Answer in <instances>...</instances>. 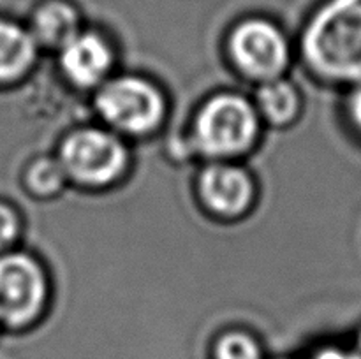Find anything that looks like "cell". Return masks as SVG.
<instances>
[{
	"mask_svg": "<svg viewBox=\"0 0 361 359\" xmlns=\"http://www.w3.org/2000/svg\"><path fill=\"white\" fill-rule=\"evenodd\" d=\"M302 51L321 80L361 83V0H326L303 32Z\"/></svg>",
	"mask_w": 361,
	"mask_h": 359,
	"instance_id": "6da1fadb",
	"label": "cell"
},
{
	"mask_svg": "<svg viewBox=\"0 0 361 359\" xmlns=\"http://www.w3.org/2000/svg\"><path fill=\"white\" fill-rule=\"evenodd\" d=\"M261 132L254 102L240 94H217L201 104L190 130V146L203 157L228 162L252 150Z\"/></svg>",
	"mask_w": 361,
	"mask_h": 359,
	"instance_id": "7a4b0ae2",
	"label": "cell"
},
{
	"mask_svg": "<svg viewBox=\"0 0 361 359\" xmlns=\"http://www.w3.org/2000/svg\"><path fill=\"white\" fill-rule=\"evenodd\" d=\"M94 106L106 127L118 136H150L168 116V101L161 88L130 74L102 83L95 92Z\"/></svg>",
	"mask_w": 361,
	"mask_h": 359,
	"instance_id": "3957f363",
	"label": "cell"
},
{
	"mask_svg": "<svg viewBox=\"0 0 361 359\" xmlns=\"http://www.w3.org/2000/svg\"><path fill=\"white\" fill-rule=\"evenodd\" d=\"M56 158L67 182L85 189L115 185L126 176L130 164L123 137L102 127H81L67 134Z\"/></svg>",
	"mask_w": 361,
	"mask_h": 359,
	"instance_id": "277c9868",
	"label": "cell"
},
{
	"mask_svg": "<svg viewBox=\"0 0 361 359\" xmlns=\"http://www.w3.org/2000/svg\"><path fill=\"white\" fill-rule=\"evenodd\" d=\"M49 301V280L44 266L25 252L0 256V324L13 329L41 319Z\"/></svg>",
	"mask_w": 361,
	"mask_h": 359,
	"instance_id": "5b68a950",
	"label": "cell"
},
{
	"mask_svg": "<svg viewBox=\"0 0 361 359\" xmlns=\"http://www.w3.org/2000/svg\"><path fill=\"white\" fill-rule=\"evenodd\" d=\"M228 51L235 69L259 84L284 77L291 60L284 32L271 21L259 18L245 20L233 28Z\"/></svg>",
	"mask_w": 361,
	"mask_h": 359,
	"instance_id": "8992f818",
	"label": "cell"
},
{
	"mask_svg": "<svg viewBox=\"0 0 361 359\" xmlns=\"http://www.w3.org/2000/svg\"><path fill=\"white\" fill-rule=\"evenodd\" d=\"M197 196L208 213L231 220L252 208L256 183L242 165L214 162L197 176Z\"/></svg>",
	"mask_w": 361,
	"mask_h": 359,
	"instance_id": "52a82bcc",
	"label": "cell"
},
{
	"mask_svg": "<svg viewBox=\"0 0 361 359\" xmlns=\"http://www.w3.org/2000/svg\"><path fill=\"white\" fill-rule=\"evenodd\" d=\"M115 55L102 35L80 32L59 51V63L63 77L81 90H97L109 80Z\"/></svg>",
	"mask_w": 361,
	"mask_h": 359,
	"instance_id": "ba28073f",
	"label": "cell"
},
{
	"mask_svg": "<svg viewBox=\"0 0 361 359\" xmlns=\"http://www.w3.org/2000/svg\"><path fill=\"white\" fill-rule=\"evenodd\" d=\"M37 42L28 28L0 20V84L23 80L37 60Z\"/></svg>",
	"mask_w": 361,
	"mask_h": 359,
	"instance_id": "9c48e42d",
	"label": "cell"
},
{
	"mask_svg": "<svg viewBox=\"0 0 361 359\" xmlns=\"http://www.w3.org/2000/svg\"><path fill=\"white\" fill-rule=\"evenodd\" d=\"M39 48L60 49L81 32L80 16L73 6L66 2H46L39 7L28 28Z\"/></svg>",
	"mask_w": 361,
	"mask_h": 359,
	"instance_id": "30bf717a",
	"label": "cell"
},
{
	"mask_svg": "<svg viewBox=\"0 0 361 359\" xmlns=\"http://www.w3.org/2000/svg\"><path fill=\"white\" fill-rule=\"evenodd\" d=\"M254 106L261 120L274 127H288L302 113V95L291 81L281 77L259 84Z\"/></svg>",
	"mask_w": 361,
	"mask_h": 359,
	"instance_id": "8fae6325",
	"label": "cell"
},
{
	"mask_svg": "<svg viewBox=\"0 0 361 359\" xmlns=\"http://www.w3.org/2000/svg\"><path fill=\"white\" fill-rule=\"evenodd\" d=\"M25 187L28 192L41 199L59 196L66 187L67 178L56 157H39L25 171Z\"/></svg>",
	"mask_w": 361,
	"mask_h": 359,
	"instance_id": "7c38bea8",
	"label": "cell"
},
{
	"mask_svg": "<svg viewBox=\"0 0 361 359\" xmlns=\"http://www.w3.org/2000/svg\"><path fill=\"white\" fill-rule=\"evenodd\" d=\"M261 355L256 338L243 331H229L215 344V359H261Z\"/></svg>",
	"mask_w": 361,
	"mask_h": 359,
	"instance_id": "4fadbf2b",
	"label": "cell"
},
{
	"mask_svg": "<svg viewBox=\"0 0 361 359\" xmlns=\"http://www.w3.org/2000/svg\"><path fill=\"white\" fill-rule=\"evenodd\" d=\"M21 231L20 215L9 204L0 203V256L9 252Z\"/></svg>",
	"mask_w": 361,
	"mask_h": 359,
	"instance_id": "5bb4252c",
	"label": "cell"
},
{
	"mask_svg": "<svg viewBox=\"0 0 361 359\" xmlns=\"http://www.w3.org/2000/svg\"><path fill=\"white\" fill-rule=\"evenodd\" d=\"M348 109H349V118L353 120L356 129L361 132V84L355 92H353L351 97H349Z\"/></svg>",
	"mask_w": 361,
	"mask_h": 359,
	"instance_id": "9a60e30c",
	"label": "cell"
},
{
	"mask_svg": "<svg viewBox=\"0 0 361 359\" xmlns=\"http://www.w3.org/2000/svg\"><path fill=\"white\" fill-rule=\"evenodd\" d=\"M356 352L361 355V334H360V340H358V348H356Z\"/></svg>",
	"mask_w": 361,
	"mask_h": 359,
	"instance_id": "2e32d148",
	"label": "cell"
}]
</instances>
